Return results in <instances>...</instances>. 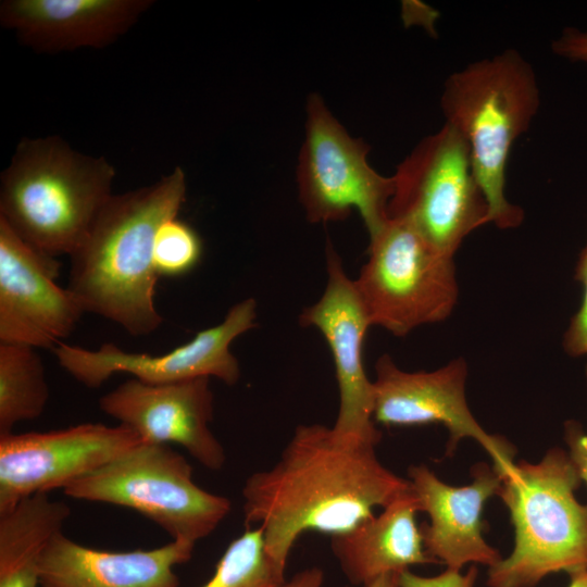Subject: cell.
Wrapping results in <instances>:
<instances>
[{
  "label": "cell",
  "mask_w": 587,
  "mask_h": 587,
  "mask_svg": "<svg viewBox=\"0 0 587 587\" xmlns=\"http://www.w3.org/2000/svg\"><path fill=\"white\" fill-rule=\"evenodd\" d=\"M410 489L408 478L382 464L375 446L300 424L277 461L247 477L245 525L262 529L268 557L286 573L301 535L347 533Z\"/></svg>",
  "instance_id": "obj_1"
},
{
  "label": "cell",
  "mask_w": 587,
  "mask_h": 587,
  "mask_svg": "<svg viewBox=\"0 0 587 587\" xmlns=\"http://www.w3.org/2000/svg\"><path fill=\"white\" fill-rule=\"evenodd\" d=\"M186 192V175L177 166L151 185L111 196L70 255L67 288L85 313L100 315L135 337L160 327L154 237L165 221L178 215Z\"/></svg>",
  "instance_id": "obj_2"
},
{
  "label": "cell",
  "mask_w": 587,
  "mask_h": 587,
  "mask_svg": "<svg viewBox=\"0 0 587 587\" xmlns=\"http://www.w3.org/2000/svg\"><path fill=\"white\" fill-rule=\"evenodd\" d=\"M114 177L105 158L58 135L23 138L0 176V218L41 253L70 257L113 195Z\"/></svg>",
  "instance_id": "obj_3"
},
{
  "label": "cell",
  "mask_w": 587,
  "mask_h": 587,
  "mask_svg": "<svg viewBox=\"0 0 587 587\" xmlns=\"http://www.w3.org/2000/svg\"><path fill=\"white\" fill-rule=\"evenodd\" d=\"M496 473L515 540L489 567L487 586L534 587L553 573L586 572L587 504L576 499L582 479L570 454L553 448L538 463L522 460Z\"/></svg>",
  "instance_id": "obj_4"
},
{
  "label": "cell",
  "mask_w": 587,
  "mask_h": 587,
  "mask_svg": "<svg viewBox=\"0 0 587 587\" xmlns=\"http://www.w3.org/2000/svg\"><path fill=\"white\" fill-rule=\"evenodd\" d=\"M440 104L445 123L470 147L490 223L500 229L520 226L524 212L507 199L505 172L513 143L539 110L540 92L532 65L514 49L470 63L447 78Z\"/></svg>",
  "instance_id": "obj_5"
},
{
  "label": "cell",
  "mask_w": 587,
  "mask_h": 587,
  "mask_svg": "<svg viewBox=\"0 0 587 587\" xmlns=\"http://www.w3.org/2000/svg\"><path fill=\"white\" fill-rule=\"evenodd\" d=\"M73 499L129 508L172 540L196 546L228 515L232 502L199 487L192 466L170 445L140 442L63 488Z\"/></svg>",
  "instance_id": "obj_6"
},
{
  "label": "cell",
  "mask_w": 587,
  "mask_h": 587,
  "mask_svg": "<svg viewBox=\"0 0 587 587\" xmlns=\"http://www.w3.org/2000/svg\"><path fill=\"white\" fill-rule=\"evenodd\" d=\"M367 254L354 285L371 326L404 337L450 316L459 297L453 257L396 218L370 237Z\"/></svg>",
  "instance_id": "obj_7"
},
{
  "label": "cell",
  "mask_w": 587,
  "mask_h": 587,
  "mask_svg": "<svg viewBox=\"0 0 587 587\" xmlns=\"http://www.w3.org/2000/svg\"><path fill=\"white\" fill-rule=\"evenodd\" d=\"M391 177L389 218L408 223L449 257L472 232L490 223L470 147L447 123L423 138Z\"/></svg>",
  "instance_id": "obj_8"
},
{
  "label": "cell",
  "mask_w": 587,
  "mask_h": 587,
  "mask_svg": "<svg viewBox=\"0 0 587 587\" xmlns=\"http://www.w3.org/2000/svg\"><path fill=\"white\" fill-rule=\"evenodd\" d=\"M369 151L370 146L350 136L320 95H310L297 167L299 199L310 223L344 221L355 209L370 237L385 226L394 180L370 165Z\"/></svg>",
  "instance_id": "obj_9"
},
{
  "label": "cell",
  "mask_w": 587,
  "mask_h": 587,
  "mask_svg": "<svg viewBox=\"0 0 587 587\" xmlns=\"http://www.w3.org/2000/svg\"><path fill=\"white\" fill-rule=\"evenodd\" d=\"M255 319L257 301L247 298L235 303L221 323L164 354L128 352L112 342L97 350L61 342L53 352L61 367L89 388L101 386L115 373H128L148 384L215 377L232 386L240 378V366L230 345L255 326Z\"/></svg>",
  "instance_id": "obj_10"
},
{
  "label": "cell",
  "mask_w": 587,
  "mask_h": 587,
  "mask_svg": "<svg viewBox=\"0 0 587 587\" xmlns=\"http://www.w3.org/2000/svg\"><path fill=\"white\" fill-rule=\"evenodd\" d=\"M140 442L132 429L101 423L0 435V514L35 494L63 489Z\"/></svg>",
  "instance_id": "obj_11"
},
{
  "label": "cell",
  "mask_w": 587,
  "mask_h": 587,
  "mask_svg": "<svg viewBox=\"0 0 587 587\" xmlns=\"http://www.w3.org/2000/svg\"><path fill=\"white\" fill-rule=\"evenodd\" d=\"M467 364L458 358L430 372L401 370L389 354L375 364L373 419L385 426L442 424L449 433L447 455L464 438L476 440L492 459L495 471L513 463L514 450L476 421L465 398Z\"/></svg>",
  "instance_id": "obj_12"
},
{
  "label": "cell",
  "mask_w": 587,
  "mask_h": 587,
  "mask_svg": "<svg viewBox=\"0 0 587 587\" xmlns=\"http://www.w3.org/2000/svg\"><path fill=\"white\" fill-rule=\"evenodd\" d=\"M327 280L321 298L304 308L300 325L316 328L334 361L339 409L332 426L341 437L377 446L382 434L373 419V380L364 367L363 348L371 327L364 307L333 243L326 241Z\"/></svg>",
  "instance_id": "obj_13"
},
{
  "label": "cell",
  "mask_w": 587,
  "mask_h": 587,
  "mask_svg": "<svg viewBox=\"0 0 587 587\" xmlns=\"http://www.w3.org/2000/svg\"><path fill=\"white\" fill-rule=\"evenodd\" d=\"M60 266L0 218V342L54 350L72 334L85 311Z\"/></svg>",
  "instance_id": "obj_14"
},
{
  "label": "cell",
  "mask_w": 587,
  "mask_h": 587,
  "mask_svg": "<svg viewBox=\"0 0 587 587\" xmlns=\"http://www.w3.org/2000/svg\"><path fill=\"white\" fill-rule=\"evenodd\" d=\"M99 408L143 442L177 444L211 471L226 462L225 449L210 428L214 395L209 377L171 384L132 378L103 395Z\"/></svg>",
  "instance_id": "obj_15"
},
{
  "label": "cell",
  "mask_w": 587,
  "mask_h": 587,
  "mask_svg": "<svg viewBox=\"0 0 587 587\" xmlns=\"http://www.w3.org/2000/svg\"><path fill=\"white\" fill-rule=\"evenodd\" d=\"M408 476L421 512L429 517V523L420 527L430 558L455 571L465 564L491 567L502 559L483 537L484 505L501 484L492 467L477 463L472 469V483L464 486L446 484L425 464L410 466Z\"/></svg>",
  "instance_id": "obj_16"
},
{
  "label": "cell",
  "mask_w": 587,
  "mask_h": 587,
  "mask_svg": "<svg viewBox=\"0 0 587 587\" xmlns=\"http://www.w3.org/2000/svg\"><path fill=\"white\" fill-rule=\"evenodd\" d=\"M153 0H4L0 24L38 53L102 49L125 35Z\"/></svg>",
  "instance_id": "obj_17"
},
{
  "label": "cell",
  "mask_w": 587,
  "mask_h": 587,
  "mask_svg": "<svg viewBox=\"0 0 587 587\" xmlns=\"http://www.w3.org/2000/svg\"><path fill=\"white\" fill-rule=\"evenodd\" d=\"M193 549L172 540L149 550L105 551L61 532L40 557L39 587H178L175 567L187 562Z\"/></svg>",
  "instance_id": "obj_18"
},
{
  "label": "cell",
  "mask_w": 587,
  "mask_h": 587,
  "mask_svg": "<svg viewBox=\"0 0 587 587\" xmlns=\"http://www.w3.org/2000/svg\"><path fill=\"white\" fill-rule=\"evenodd\" d=\"M412 489L347 533L333 536L330 549L352 585L361 587L383 575L400 574L414 565L438 562L425 551Z\"/></svg>",
  "instance_id": "obj_19"
},
{
  "label": "cell",
  "mask_w": 587,
  "mask_h": 587,
  "mask_svg": "<svg viewBox=\"0 0 587 587\" xmlns=\"http://www.w3.org/2000/svg\"><path fill=\"white\" fill-rule=\"evenodd\" d=\"M48 400L49 386L36 348L0 342V435L40 416Z\"/></svg>",
  "instance_id": "obj_20"
},
{
  "label": "cell",
  "mask_w": 587,
  "mask_h": 587,
  "mask_svg": "<svg viewBox=\"0 0 587 587\" xmlns=\"http://www.w3.org/2000/svg\"><path fill=\"white\" fill-rule=\"evenodd\" d=\"M286 579L265 550L262 529L246 526L227 546L213 575L201 587H283Z\"/></svg>",
  "instance_id": "obj_21"
},
{
  "label": "cell",
  "mask_w": 587,
  "mask_h": 587,
  "mask_svg": "<svg viewBox=\"0 0 587 587\" xmlns=\"http://www.w3.org/2000/svg\"><path fill=\"white\" fill-rule=\"evenodd\" d=\"M201 254L199 235L177 216L159 227L153 243V262L159 276H180L190 272Z\"/></svg>",
  "instance_id": "obj_22"
},
{
  "label": "cell",
  "mask_w": 587,
  "mask_h": 587,
  "mask_svg": "<svg viewBox=\"0 0 587 587\" xmlns=\"http://www.w3.org/2000/svg\"><path fill=\"white\" fill-rule=\"evenodd\" d=\"M575 279L583 287V298L564 334L563 348L571 357H583L587 355V243L579 254Z\"/></svg>",
  "instance_id": "obj_23"
},
{
  "label": "cell",
  "mask_w": 587,
  "mask_h": 587,
  "mask_svg": "<svg viewBox=\"0 0 587 587\" xmlns=\"http://www.w3.org/2000/svg\"><path fill=\"white\" fill-rule=\"evenodd\" d=\"M478 571L474 565L465 574L446 569L436 576H421L407 570L398 574V583L400 587H474Z\"/></svg>",
  "instance_id": "obj_24"
},
{
  "label": "cell",
  "mask_w": 587,
  "mask_h": 587,
  "mask_svg": "<svg viewBox=\"0 0 587 587\" xmlns=\"http://www.w3.org/2000/svg\"><path fill=\"white\" fill-rule=\"evenodd\" d=\"M552 50L562 58L587 62V30L564 29L562 35L552 42Z\"/></svg>",
  "instance_id": "obj_25"
},
{
  "label": "cell",
  "mask_w": 587,
  "mask_h": 587,
  "mask_svg": "<svg viewBox=\"0 0 587 587\" xmlns=\"http://www.w3.org/2000/svg\"><path fill=\"white\" fill-rule=\"evenodd\" d=\"M565 438L570 447V458L576 466L580 479L587 485V434L575 423L565 427Z\"/></svg>",
  "instance_id": "obj_26"
},
{
  "label": "cell",
  "mask_w": 587,
  "mask_h": 587,
  "mask_svg": "<svg viewBox=\"0 0 587 587\" xmlns=\"http://www.w3.org/2000/svg\"><path fill=\"white\" fill-rule=\"evenodd\" d=\"M324 572L319 566H311L299 571L289 579H286L283 587H323Z\"/></svg>",
  "instance_id": "obj_27"
},
{
  "label": "cell",
  "mask_w": 587,
  "mask_h": 587,
  "mask_svg": "<svg viewBox=\"0 0 587 587\" xmlns=\"http://www.w3.org/2000/svg\"><path fill=\"white\" fill-rule=\"evenodd\" d=\"M361 587H400L397 574L383 575Z\"/></svg>",
  "instance_id": "obj_28"
},
{
  "label": "cell",
  "mask_w": 587,
  "mask_h": 587,
  "mask_svg": "<svg viewBox=\"0 0 587 587\" xmlns=\"http://www.w3.org/2000/svg\"><path fill=\"white\" fill-rule=\"evenodd\" d=\"M570 577L571 582L567 587H587V571Z\"/></svg>",
  "instance_id": "obj_29"
}]
</instances>
